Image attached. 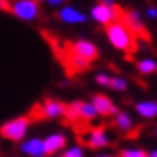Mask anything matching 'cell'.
<instances>
[{
  "label": "cell",
  "instance_id": "8",
  "mask_svg": "<svg viewBox=\"0 0 157 157\" xmlns=\"http://www.w3.org/2000/svg\"><path fill=\"white\" fill-rule=\"evenodd\" d=\"M67 50L71 53H74L76 57L90 62V64L94 60H97V57H99V48L92 41H88V39H76V41H72V43L67 44Z\"/></svg>",
  "mask_w": 157,
  "mask_h": 157
},
{
  "label": "cell",
  "instance_id": "26",
  "mask_svg": "<svg viewBox=\"0 0 157 157\" xmlns=\"http://www.w3.org/2000/svg\"><path fill=\"white\" fill-rule=\"evenodd\" d=\"M95 157H117L115 154H108V152H104V154H97Z\"/></svg>",
  "mask_w": 157,
  "mask_h": 157
},
{
  "label": "cell",
  "instance_id": "15",
  "mask_svg": "<svg viewBox=\"0 0 157 157\" xmlns=\"http://www.w3.org/2000/svg\"><path fill=\"white\" fill-rule=\"evenodd\" d=\"M113 125L115 129L118 131V132H129V131H132L134 127V118H132V115L125 111V109H118V113L113 117Z\"/></svg>",
  "mask_w": 157,
  "mask_h": 157
},
{
  "label": "cell",
  "instance_id": "7",
  "mask_svg": "<svg viewBox=\"0 0 157 157\" xmlns=\"http://www.w3.org/2000/svg\"><path fill=\"white\" fill-rule=\"evenodd\" d=\"M122 21L124 25L131 30V34L136 37V39H145V41H150V34L145 23L141 21V14L140 11H124L122 14Z\"/></svg>",
  "mask_w": 157,
  "mask_h": 157
},
{
  "label": "cell",
  "instance_id": "9",
  "mask_svg": "<svg viewBox=\"0 0 157 157\" xmlns=\"http://www.w3.org/2000/svg\"><path fill=\"white\" fill-rule=\"evenodd\" d=\"M83 141H85V145L88 148L102 150L106 147H109L111 140H109V134L106 132L104 127H90L88 132L85 134V138H83Z\"/></svg>",
  "mask_w": 157,
  "mask_h": 157
},
{
  "label": "cell",
  "instance_id": "1",
  "mask_svg": "<svg viewBox=\"0 0 157 157\" xmlns=\"http://www.w3.org/2000/svg\"><path fill=\"white\" fill-rule=\"evenodd\" d=\"M104 29H106L108 41H109V44H111L117 51L132 55V53L138 50V39L131 34V30L124 25L122 20L111 23V25H108Z\"/></svg>",
  "mask_w": 157,
  "mask_h": 157
},
{
  "label": "cell",
  "instance_id": "22",
  "mask_svg": "<svg viewBox=\"0 0 157 157\" xmlns=\"http://www.w3.org/2000/svg\"><path fill=\"white\" fill-rule=\"evenodd\" d=\"M46 6H50V7H62V6H65V0H43Z\"/></svg>",
  "mask_w": 157,
  "mask_h": 157
},
{
  "label": "cell",
  "instance_id": "2",
  "mask_svg": "<svg viewBox=\"0 0 157 157\" xmlns=\"http://www.w3.org/2000/svg\"><path fill=\"white\" fill-rule=\"evenodd\" d=\"M30 125H32V118L29 115L14 117L0 125V138H4L11 143H21L29 134Z\"/></svg>",
  "mask_w": 157,
  "mask_h": 157
},
{
  "label": "cell",
  "instance_id": "3",
  "mask_svg": "<svg viewBox=\"0 0 157 157\" xmlns=\"http://www.w3.org/2000/svg\"><path fill=\"white\" fill-rule=\"evenodd\" d=\"M64 118L71 124H88L94 122L95 118H99L94 106L90 104V101H72L69 104H65V111H64Z\"/></svg>",
  "mask_w": 157,
  "mask_h": 157
},
{
  "label": "cell",
  "instance_id": "17",
  "mask_svg": "<svg viewBox=\"0 0 157 157\" xmlns=\"http://www.w3.org/2000/svg\"><path fill=\"white\" fill-rule=\"evenodd\" d=\"M67 50V48H65ZM65 60H67V67L69 69H72V71H85V69H88L90 67V62H86V60H83V58L76 57L74 53H71V51L67 50V57H65Z\"/></svg>",
  "mask_w": 157,
  "mask_h": 157
},
{
  "label": "cell",
  "instance_id": "4",
  "mask_svg": "<svg viewBox=\"0 0 157 157\" xmlns=\"http://www.w3.org/2000/svg\"><path fill=\"white\" fill-rule=\"evenodd\" d=\"M65 111V102L55 97H48L43 102H39L34 109L32 115H29L30 118H41V120H57L62 118Z\"/></svg>",
  "mask_w": 157,
  "mask_h": 157
},
{
  "label": "cell",
  "instance_id": "12",
  "mask_svg": "<svg viewBox=\"0 0 157 157\" xmlns=\"http://www.w3.org/2000/svg\"><path fill=\"white\" fill-rule=\"evenodd\" d=\"M43 143H44L46 155L55 157L57 154H60V152L65 150V147H67V136L64 132H51L46 138H43Z\"/></svg>",
  "mask_w": 157,
  "mask_h": 157
},
{
  "label": "cell",
  "instance_id": "18",
  "mask_svg": "<svg viewBox=\"0 0 157 157\" xmlns=\"http://www.w3.org/2000/svg\"><path fill=\"white\" fill-rule=\"evenodd\" d=\"M117 157H147V150L141 147H125L117 154Z\"/></svg>",
  "mask_w": 157,
  "mask_h": 157
},
{
  "label": "cell",
  "instance_id": "23",
  "mask_svg": "<svg viewBox=\"0 0 157 157\" xmlns=\"http://www.w3.org/2000/svg\"><path fill=\"white\" fill-rule=\"evenodd\" d=\"M147 18H150V20H155L157 18V7L155 6H150V7H147Z\"/></svg>",
  "mask_w": 157,
  "mask_h": 157
},
{
  "label": "cell",
  "instance_id": "11",
  "mask_svg": "<svg viewBox=\"0 0 157 157\" xmlns=\"http://www.w3.org/2000/svg\"><path fill=\"white\" fill-rule=\"evenodd\" d=\"M57 16H58V20L62 23H65V25H85L90 20L88 14H85L83 11L72 7V6H67V4L58 9Z\"/></svg>",
  "mask_w": 157,
  "mask_h": 157
},
{
  "label": "cell",
  "instance_id": "14",
  "mask_svg": "<svg viewBox=\"0 0 157 157\" xmlns=\"http://www.w3.org/2000/svg\"><path fill=\"white\" fill-rule=\"evenodd\" d=\"M134 111L145 120H154L157 117V102L154 99L138 101L134 104Z\"/></svg>",
  "mask_w": 157,
  "mask_h": 157
},
{
  "label": "cell",
  "instance_id": "25",
  "mask_svg": "<svg viewBox=\"0 0 157 157\" xmlns=\"http://www.w3.org/2000/svg\"><path fill=\"white\" fill-rule=\"evenodd\" d=\"M147 157H157V150L155 148L148 150V152H147Z\"/></svg>",
  "mask_w": 157,
  "mask_h": 157
},
{
  "label": "cell",
  "instance_id": "16",
  "mask_svg": "<svg viewBox=\"0 0 157 157\" xmlns=\"http://www.w3.org/2000/svg\"><path fill=\"white\" fill-rule=\"evenodd\" d=\"M136 69H138V72L143 74V76H152V74H155V71H157V60L154 57H143V58L138 60Z\"/></svg>",
  "mask_w": 157,
  "mask_h": 157
},
{
  "label": "cell",
  "instance_id": "24",
  "mask_svg": "<svg viewBox=\"0 0 157 157\" xmlns=\"http://www.w3.org/2000/svg\"><path fill=\"white\" fill-rule=\"evenodd\" d=\"M99 4H102V6H108V7L117 6V2H115V0H99Z\"/></svg>",
  "mask_w": 157,
  "mask_h": 157
},
{
  "label": "cell",
  "instance_id": "19",
  "mask_svg": "<svg viewBox=\"0 0 157 157\" xmlns=\"http://www.w3.org/2000/svg\"><path fill=\"white\" fill-rule=\"evenodd\" d=\"M108 86H109L111 90H115V92H125L127 86H129V81L125 78H122V76H111Z\"/></svg>",
  "mask_w": 157,
  "mask_h": 157
},
{
  "label": "cell",
  "instance_id": "6",
  "mask_svg": "<svg viewBox=\"0 0 157 157\" xmlns=\"http://www.w3.org/2000/svg\"><path fill=\"white\" fill-rule=\"evenodd\" d=\"M122 14H124V9H122L118 4H117V6H111V7L102 6V4H95V6L90 9L88 18L94 20L95 23L102 25V27H108V25H111V23L122 20Z\"/></svg>",
  "mask_w": 157,
  "mask_h": 157
},
{
  "label": "cell",
  "instance_id": "5",
  "mask_svg": "<svg viewBox=\"0 0 157 157\" xmlns=\"http://www.w3.org/2000/svg\"><path fill=\"white\" fill-rule=\"evenodd\" d=\"M9 13L20 21H34L41 14V6L36 0H9Z\"/></svg>",
  "mask_w": 157,
  "mask_h": 157
},
{
  "label": "cell",
  "instance_id": "27",
  "mask_svg": "<svg viewBox=\"0 0 157 157\" xmlns=\"http://www.w3.org/2000/svg\"><path fill=\"white\" fill-rule=\"evenodd\" d=\"M36 2H41V0H36Z\"/></svg>",
  "mask_w": 157,
  "mask_h": 157
},
{
  "label": "cell",
  "instance_id": "10",
  "mask_svg": "<svg viewBox=\"0 0 157 157\" xmlns=\"http://www.w3.org/2000/svg\"><path fill=\"white\" fill-rule=\"evenodd\" d=\"M90 104L94 106L97 117H115V115L118 113V106L111 101L109 95H106V94H102V92L95 94L92 97V101H90Z\"/></svg>",
  "mask_w": 157,
  "mask_h": 157
},
{
  "label": "cell",
  "instance_id": "20",
  "mask_svg": "<svg viewBox=\"0 0 157 157\" xmlns=\"http://www.w3.org/2000/svg\"><path fill=\"white\" fill-rule=\"evenodd\" d=\"M60 157H85V150L81 145H71V147H65Z\"/></svg>",
  "mask_w": 157,
  "mask_h": 157
},
{
  "label": "cell",
  "instance_id": "13",
  "mask_svg": "<svg viewBox=\"0 0 157 157\" xmlns=\"http://www.w3.org/2000/svg\"><path fill=\"white\" fill-rule=\"evenodd\" d=\"M20 150H21L23 155H27V157H46L43 138H39V136L25 138L21 141V145H20Z\"/></svg>",
  "mask_w": 157,
  "mask_h": 157
},
{
  "label": "cell",
  "instance_id": "21",
  "mask_svg": "<svg viewBox=\"0 0 157 157\" xmlns=\"http://www.w3.org/2000/svg\"><path fill=\"white\" fill-rule=\"evenodd\" d=\"M109 79H111V76L108 72H97L95 74V83L99 86H108L109 85Z\"/></svg>",
  "mask_w": 157,
  "mask_h": 157
},
{
  "label": "cell",
  "instance_id": "28",
  "mask_svg": "<svg viewBox=\"0 0 157 157\" xmlns=\"http://www.w3.org/2000/svg\"><path fill=\"white\" fill-rule=\"evenodd\" d=\"M46 157H50V155H46Z\"/></svg>",
  "mask_w": 157,
  "mask_h": 157
}]
</instances>
